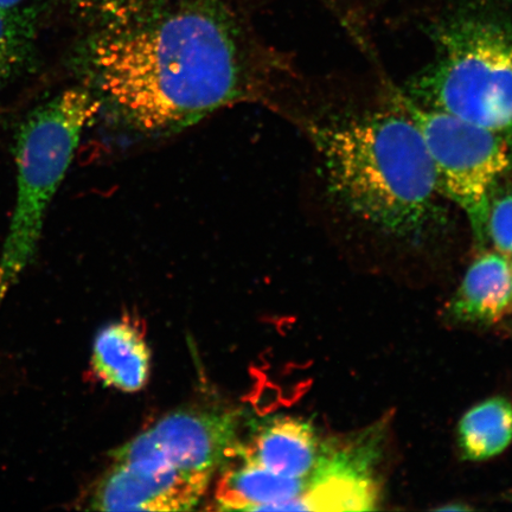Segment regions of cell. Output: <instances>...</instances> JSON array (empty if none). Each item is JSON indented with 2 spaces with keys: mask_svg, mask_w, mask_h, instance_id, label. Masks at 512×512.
Returning a JSON list of instances; mask_svg holds the SVG:
<instances>
[{
  "mask_svg": "<svg viewBox=\"0 0 512 512\" xmlns=\"http://www.w3.org/2000/svg\"><path fill=\"white\" fill-rule=\"evenodd\" d=\"M73 60L99 114L139 140L171 137L224 108L270 100L287 70L223 0H185L96 28Z\"/></svg>",
  "mask_w": 512,
  "mask_h": 512,
  "instance_id": "obj_1",
  "label": "cell"
},
{
  "mask_svg": "<svg viewBox=\"0 0 512 512\" xmlns=\"http://www.w3.org/2000/svg\"><path fill=\"white\" fill-rule=\"evenodd\" d=\"M390 110L300 118L328 194L383 234L418 240L441 215L437 177L418 126Z\"/></svg>",
  "mask_w": 512,
  "mask_h": 512,
  "instance_id": "obj_2",
  "label": "cell"
},
{
  "mask_svg": "<svg viewBox=\"0 0 512 512\" xmlns=\"http://www.w3.org/2000/svg\"><path fill=\"white\" fill-rule=\"evenodd\" d=\"M435 60L409 98L512 137V19L488 0L458 6L430 29Z\"/></svg>",
  "mask_w": 512,
  "mask_h": 512,
  "instance_id": "obj_3",
  "label": "cell"
},
{
  "mask_svg": "<svg viewBox=\"0 0 512 512\" xmlns=\"http://www.w3.org/2000/svg\"><path fill=\"white\" fill-rule=\"evenodd\" d=\"M99 111L91 91L79 85L36 107L19 127L15 206L0 256V300L34 258L50 204L73 163L83 132Z\"/></svg>",
  "mask_w": 512,
  "mask_h": 512,
  "instance_id": "obj_4",
  "label": "cell"
},
{
  "mask_svg": "<svg viewBox=\"0 0 512 512\" xmlns=\"http://www.w3.org/2000/svg\"><path fill=\"white\" fill-rule=\"evenodd\" d=\"M394 100L419 128L441 196L463 211L476 241L485 245L492 194L511 165L508 139L422 106L405 93L395 95Z\"/></svg>",
  "mask_w": 512,
  "mask_h": 512,
  "instance_id": "obj_5",
  "label": "cell"
},
{
  "mask_svg": "<svg viewBox=\"0 0 512 512\" xmlns=\"http://www.w3.org/2000/svg\"><path fill=\"white\" fill-rule=\"evenodd\" d=\"M238 420L229 413L185 409L155 425L114 452L119 463L151 462L194 473H213L238 450Z\"/></svg>",
  "mask_w": 512,
  "mask_h": 512,
  "instance_id": "obj_6",
  "label": "cell"
},
{
  "mask_svg": "<svg viewBox=\"0 0 512 512\" xmlns=\"http://www.w3.org/2000/svg\"><path fill=\"white\" fill-rule=\"evenodd\" d=\"M210 477L151 462H115L89 504L100 511H188L206 494Z\"/></svg>",
  "mask_w": 512,
  "mask_h": 512,
  "instance_id": "obj_7",
  "label": "cell"
},
{
  "mask_svg": "<svg viewBox=\"0 0 512 512\" xmlns=\"http://www.w3.org/2000/svg\"><path fill=\"white\" fill-rule=\"evenodd\" d=\"M377 456L370 435L342 447L324 446L304 494L297 499V511L375 510L379 501L373 472Z\"/></svg>",
  "mask_w": 512,
  "mask_h": 512,
  "instance_id": "obj_8",
  "label": "cell"
},
{
  "mask_svg": "<svg viewBox=\"0 0 512 512\" xmlns=\"http://www.w3.org/2000/svg\"><path fill=\"white\" fill-rule=\"evenodd\" d=\"M323 450L309 422L275 418L259 427L248 445L239 444L236 454L277 475L307 479Z\"/></svg>",
  "mask_w": 512,
  "mask_h": 512,
  "instance_id": "obj_9",
  "label": "cell"
},
{
  "mask_svg": "<svg viewBox=\"0 0 512 512\" xmlns=\"http://www.w3.org/2000/svg\"><path fill=\"white\" fill-rule=\"evenodd\" d=\"M217 482L215 504L222 511H291L304 494L307 479L277 475L235 453Z\"/></svg>",
  "mask_w": 512,
  "mask_h": 512,
  "instance_id": "obj_10",
  "label": "cell"
},
{
  "mask_svg": "<svg viewBox=\"0 0 512 512\" xmlns=\"http://www.w3.org/2000/svg\"><path fill=\"white\" fill-rule=\"evenodd\" d=\"M92 366L107 387L136 393L149 381L151 351L142 324L128 317L107 324L95 337Z\"/></svg>",
  "mask_w": 512,
  "mask_h": 512,
  "instance_id": "obj_11",
  "label": "cell"
},
{
  "mask_svg": "<svg viewBox=\"0 0 512 512\" xmlns=\"http://www.w3.org/2000/svg\"><path fill=\"white\" fill-rule=\"evenodd\" d=\"M512 307L511 259L486 251L472 262L450 305L451 315L462 322L490 324Z\"/></svg>",
  "mask_w": 512,
  "mask_h": 512,
  "instance_id": "obj_12",
  "label": "cell"
},
{
  "mask_svg": "<svg viewBox=\"0 0 512 512\" xmlns=\"http://www.w3.org/2000/svg\"><path fill=\"white\" fill-rule=\"evenodd\" d=\"M458 437L466 460L483 462L498 456L512 441V403L504 398L480 402L463 416Z\"/></svg>",
  "mask_w": 512,
  "mask_h": 512,
  "instance_id": "obj_13",
  "label": "cell"
},
{
  "mask_svg": "<svg viewBox=\"0 0 512 512\" xmlns=\"http://www.w3.org/2000/svg\"><path fill=\"white\" fill-rule=\"evenodd\" d=\"M37 9H0V87L29 70L35 59Z\"/></svg>",
  "mask_w": 512,
  "mask_h": 512,
  "instance_id": "obj_14",
  "label": "cell"
},
{
  "mask_svg": "<svg viewBox=\"0 0 512 512\" xmlns=\"http://www.w3.org/2000/svg\"><path fill=\"white\" fill-rule=\"evenodd\" d=\"M185 0H74L76 8L96 28L115 27Z\"/></svg>",
  "mask_w": 512,
  "mask_h": 512,
  "instance_id": "obj_15",
  "label": "cell"
},
{
  "mask_svg": "<svg viewBox=\"0 0 512 512\" xmlns=\"http://www.w3.org/2000/svg\"><path fill=\"white\" fill-rule=\"evenodd\" d=\"M486 240L492 243L495 251L508 258L512 256V191L491 198Z\"/></svg>",
  "mask_w": 512,
  "mask_h": 512,
  "instance_id": "obj_16",
  "label": "cell"
},
{
  "mask_svg": "<svg viewBox=\"0 0 512 512\" xmlns=\"http://www.w3.org/2000/svg\"><path fill=\"white\" fill-rule=\"evenodd\" d=\"M31 5L29 0H0V9H17Z\"/></svg>",
  "mask_w": 512,
  "mask_h": 512,
  "instance_id": "obj_17",
  "label": "cell"
},
{
  "mask_svg": "<svg viewBox=\"0 0 512 512\" xmlns=\"http://www.w3.org/2000/svg\"><path fill=\"white\" fill-rule=\"evenodd\" d=\"M510 259H511V265H512V256H511V258H510Z\"/></svg>",
  "mask_w": 512,
  "mask_h": 512,
  "instance_id": "obj_18",
  "label": "cell"
}]
</instances>
